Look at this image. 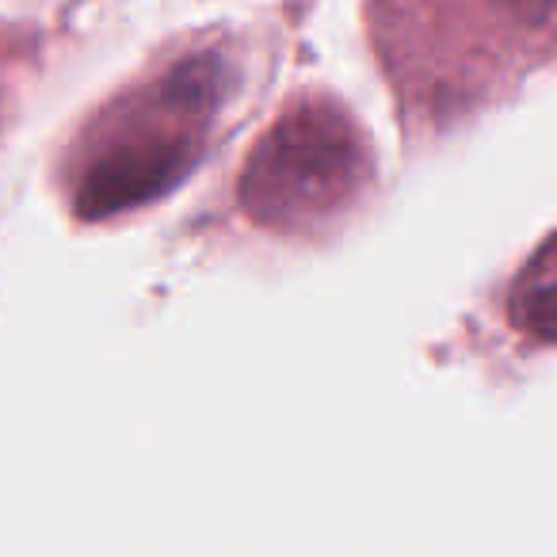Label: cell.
<instances>
[{"label": "cell", "instance_id": "6da1fadb", "mask_svg": "<svg viewBox=\"0 0 557 557\" xmlns=\"http://www.w3.org/2000/svg\"><path fill=\"white\" fill-rule=\"evenodd\" d=\"M230 81L218 50H195L103 108L70 153L73 210L111 218L172 191L199 161Z\"/></svg>", "mask_w": 557, "mask_h": 557}, {"label": "cell", "instance_id": "3957f363", "mask_svg": "<svg viewBox=\"0 0 557 557\" xmlns=\"http://www.w3.org/2000/svg\"><path fill=\"white\" fill-rule=\"evenodd\" d=\"M511 325L531 341L557 344V233L531 256L508 295Z\"/></svg>", "mask_w": 557, "mask_h": 557}, {"label": "cell", "instance_id": "7a4b0ae2", "mask_svg": "<svg viewBox=\"0 0 557 557\" xmlns=\"http://www.w3.org/2000/svg\"><path fill=\"white\" fill-rule=\"evenodd\" d=\"M371 184V146L333 96H298L240 169V210L275 233L336 222Z\"/></svg>", "mask_w": 557, "mask_h": 557}]
</instances>
